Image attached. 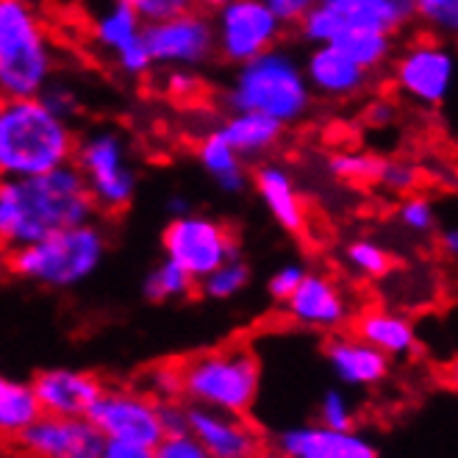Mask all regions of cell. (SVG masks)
Returning <instances> with one entry per match:
<instances>
[{
  "label": "cell",
  "mask_w": 458,
  "mask_h": 458,
  "mask_svg": "<svg viewBox=\"0 0 458 458\" xmlns=\"http://www.w3.org/2000/svg\"><path fill=\"white\" fill-rule=\"evenodd\" d=\"M95 203L87 183L64 165L39 175L0 178V248L17 250L34 242L95 220Z\"/></svg>",
  "instance_id": "obj_1"
},
{
  "label": "cell",
  "mask_w": 458,
  "mask_h": 458,
  "mask_svg": "<svg viewBox=\"0 0 458 458\" xmlns=\"http://www.w3.org/2000/svg\"><path fill=\"white\" fill-rule=\"evenodd\" d=\"M223 106L228 112H259L284 128L301 125L314 109L303 59L292 47L276 45L236 64L223 89Z\"/></svg>",
  "instance_id": "obj_2"
},
{
  "label": "cell",
  "mask_w": 458,
  "mask_h": 458,
  "mask_svg": "<svg viewBox=\"0 0 458 458\" xmlns=\"http://www.w3.org/2000/svg\"><path fill=\"white\" fill-rule=\"evenodd\" d=\"M72 120L47 109L39 95L0 100V178L39 175L72 165Z\"/></svg>",
  "instance_id": "obj_3"
},
{
  "label": "cell",
  "mask_w": 458,
  "mask_h": 458,
  "mask_svg": "<svg viewBox=\"0 0 458 458\" xmlns=\"http://www.w3.org/2000/svg\"><path fill=\"white\" fill-rule=\"evenodd\" d=\"M56 75V47L31 0H0V100L34 98Z\"/></svg>",
  "instance_id": "obj_4"
},
{
  "label": "cell",
  "mask_w": 458,
  "mask_h": 458,
  "mask_svg": "<svg viewBox=\"0 0 458 458\" xmlns=\"http://www.w3.org/2000/svg\"><path fill=\"white\" fill-rule=\"evenodd\" d=\"M183 400L228 414H250L261 389V364L248 342H228L181 361Z\"/></svg>",
  "instance_id": "obj_5"
},
{
  "label": "cell",
  "mask_w": 458,
  "mask_h": 458,
  "mask_svg": "<svg viewBox=\"0 0 458 458\" xmlns=\"http://www.w3.org/2000/svg\"><path fill=\"white\" fill-rule=\"evenodd\" d=\"M106 250L109 236L89 220L50 233L34 245L9 250V269L22 281L64 292L87 284L100 269Z\"/></svg>",
  "instance_id": "obj_6"
},
{
  "label": "cell",
  "mask_w": 458,
  "mask_h": 458,
  "mask_svg": "<svg viewBox=\"0 0 458 458\" xmlns=\"http://www.w3.org/2000/svg\"><path fill=\"white\" fill-rule=\"evenodd\" d=\"M72 165L87 183L98 211H125L140 190V170L133 165L128 137L114 125H98L78 137Z\"/></svg>",
  "instance_id": "obj_7"
},
{
  "label": "cell",
  "mask_w": 458,
  "mask_h": 458,
  "mask_svg": "<svg viewBox=\"0 0 458 458\" xmlns=\"http://www.w3.org/2000/svg\"><path fill=\"white\" fill-rule=\"evenodd\" d=\"M386 67L394 92L417 109H442L453 95L458 62L447 39L430 34L411 37L394 47Z\"/></svg>",
  "instance_id": "obj_8"
},
{
  "label": "cell",
  "mask_w": 458,
  "mask_h": 458,
  "mask_svg": "<svg viewBox=\"0 0 458 458\" xmlns=\"http://www.w3.org/2000/svg\"><path fill=\"white\" fill-rule=\"evenodd\" d=\"M409 25H414V0H314L294 29L311 47L331 45L350 29H375L397 37Z\"/></svg>",
  "instance_id": "obj_9"
},
{
  "label": "cell",
  "mask_w": 458,
  "mask_h": 458,
  "mask_svg": "<svg viewBox=\"0 0 458 458\" xmlns=\"http://www.w3.org/2000/svg\"><path fill=\"white\" fill-rule=\"evenodd\" d=\"M208 14L214 29V59L228 67L256 59L259 53L281 45L286 34V25L261 0H228Z\"/></svg>",
  "instance_id": "obj_10"
},
{
  "label": "cell",
  "mask_w": 458,
  "mask_h": 458,
  "mask_svg": "<svg viewBox=\"0 0 458 458\" xmlns=\"http://www.w3.org/2000/svg\"><path fill=\"white\" fill-rule=\"evenodd\" d=\"M161 248H165V259L175 261L195 281L206 278L214 267H220L225 259L239 253L233 231L200 211L170 217L165 233H161Z\"/></svg>",
  "instance_id": "obj_11"
},
{
  "label": "cell",
  "mask_w": 458,
  "mask_h": 458,
  "mask_svg": "<svg viewBox=\"0 0 458 458\" xmlns=\"http://www.w3.org/2000/svg\"><path fill=\"white\" fill-rule=\"evenodd\" d=\"M145 47L153 70H195L200 72L214 59V29L206 9H192L178 17L145 25Z\"/></svg>",
  "instance_id": "obj_12"
},
{
  "label": "cell",
  "mask_w": 458,
  "mask_h": 458,
  "mask_svg": "<svg viewBox=\"0 0 458 458\" xmlns=\"http://www.w3.org/2000/svg\"><path fill=\"white\" fill-rule=\"evenodd\" d=\"M92 45L125 78H142L153 72L145 47V22L125 0H103L89 20Z\"/></svg>",
  "instance_id": "obj_13"
},
{
  "label": "cell",
  "mask_w": 458,
  "mask_h": 458,
  "mask_svg": "<svg viewBox=\"0 0 458 458\" xmlns=\"http://www.w3.org/2000/svg\"><path fill=\"white\" fill-rule=\"evenodd\" d=\"M281 306L292 326L319 334L344 331L356 314L353 298H350L344 284L331 273H319V269H306L303 281L294 286V292Z\"/></svg>",
  "instance_id": "obj_14"
},
{
  "label": "cell",
  "mask_w": 458,
  "mask_h": 458,
  "mask_svg": "<svg viewBox=\"0 0 458 458\" xmlns=\"http://www.w3.org/2000/svg\"><path fill=\"white\" fill-rule=\"evenodd\" d=\"M87 420L100 430L103 439H128L153 447L161 437L158 403L140 386H103Z\"/></svg>",
  "instance_id": "obj_15"
},
{
  "label": "cell",
  "mask_w": 458,
  "mask_h": 458,
  "mask_svg": "<svg viewBox=\"0 0 458 458\" xmlns=\"http://www.w3.org/2000/svg\"><path fill=\"white\" fill-rule=\"evenodd\" d=\"M20 447L31 458H98L103 447L100 430L87 417L39 414L20 430Z\"/></svg>",
  "instance_id": "obj_16"
},
{
  "label": "cell",
  "mask_w": 458,
  "mask_h": 458,
  "mask_svg": "<svg viewBox=\"0 0 458 458\" xmlns=\"http://www.w3.org/2000/svg\"><path fill=\"white\" fill-rule=\"evenodd\" d=\"M190 434L211 458H259L267 450V437L248 414L190 406Z\"/></svg>",
  "instance_id": "obj_17"
},
{
  "label": "cell",
  "mask_w": 458,
  "mask_h": 458,
  "mask_svg": "<svg viewBox=\"0 0 458 458\" xmlns=\"http://www.w3.org/2000/svg\"><path fill=\"white\" fill-rule=\"evenodd\" d=\"M250 186L259 195L261 206L267 208L269 220L281 231L301 236L309 228V206L306 195L301 192V183L294 173L278 158H261L250 170Z\"/></svg>",
  "instance_id": "obj_18"
},
{
  "label": "cell",
  "mask_w": 458,
  "mask_h": 458,
  "mask_svg": "<svg viewBox=\"0 0 458 458\" xmlns=\"http://www.w3.org/2000/svg\"><path fill=\"white\" fill-rule=\"evenodd\" d=\"M103 386L106 384L95 372L72 369V367L42 369L31 381L39 414H50V417H87Z\"/></svg>",
  "instance_id": "obj_19"
},
{
  "label": "cell",
  "mask_w": 458,
  "mask_h": 458,
  "mask_svg": "<svg viewBox=\"0 0 458 458\" xmlns=\"http://www.w3.org/2000/svg\"><path fill=\"white\" fill-rule=\"evenodd\" d=\"M273 447L286 458H378L375 445L359 430H334L319 422L281 430Z\"/></svg>",
  "instance_id": "obj_20"
},
{
  "label": "cell",
  "mask_w": 458,
  "mask_h": 458,
  "mask_svg": "<svg viewBox=\"0 0 458 458\" xmlns=\"http://www.w3.org/2000/svg\"><path fill=\"white\" fill-rule=\"evenodd\" d=\"M303 72L314 98L326 100H353L367 92L372 75L350 62L334 45H311L303 56Z\"/></svg>",
  "instance_id": "obj_21"
},
{
  "label": "cell",
  "mask_w": 458,
  "mask_h": 458,
  "mask_svg": "<svg viewBox=\"0 0 458 458\" xmlns=\"http://www.w3.org/2000/svg\"><path fill=\"white\" fill-rule=\"evenodd\" d=\"M326 359L336 378L350 389H372L389 378L392 359L353 331H336L326 342Z\"/></svg>",
  "instance_id": "obj_22"
},
{
  "label": "cell",
  "mask_w": 458,
  "mask_h": 458,
  "mask_svg": "<svg viewBox=\"0 0 458 458\" xmlns=\"http://www.w3.org/2000/svg\"><path fill=\"white\" fill-rule=\"evenodd\" d=\"M350 331L389 359H409L420 350L414 322L406 314L384 306H367L356 311L350 319Z\"/></svg>",
  "instance_id": "obj_23"
},
{
  "label": "cell",
  "mask_w": 458,
  "mask_h": 458,
  "mask_svg": "<svg viewBox=\"0 0 458 458\" xmlns=\"http://www.w3.org/2000/svg\"><path fill=\"white\" fill-rule=\"evenodd\" d=\"M195 158L220 192L236 198L250 190V165L231 148L220 125L206 128L200 133L195 145Z\"/></svg>",
  "instance_id": "obj_24"
},
{
  "label": "cell",
  "mask_w": 458,
  "mask_h": 458,
  "mask_svg": "<svg viewBox=\"0 0 458 458\" xmlns=\"http://www.w3.org/2000/svg\"><path fill=\"white\" fill-rule=\"evenodd\" d=\"M220 131L248 165L273 156L286 133L281 123L269 120L259 112H228L220 123Z\"/></svg>",
  "instance_id": "obj_25"
},
{
  "label": "cell",
  "mask_w": 458,
  "mask_h": 458,
  "mask_svg": "<svg viewBox=\"0 0 458 458\" xmlns=\"http://www.w3.org/2000/svg\"><path fill=\"white\" fill-rule=\"evenodd\" d=\"M331 45L342 50L350 62H356L361 70L375 75L386 70L392 53L397 47V37L386 31H375V29H350V31H342Z\"/></svg>",
  "instance_id": "obj_26"
},
{
  "label": "cell",
  "mask_w": 458,
  "mask_h": 458,
  "mask_svg": "<svg viewBox=\"0 0 458 458\" xmlns=\"http://www.w3.org/2000/svg\"><path fill=\"white\" fill-rule=\"evenodd\" d=\"M39 417L31 384L0 372V439H17L22 428Z\"/></svg>",
  "instance_id": "obj_27"
},
{
  "label": "cell",
  "mask_w": 458,
  "mask_h": 458,
  "mask_svg": "<svg viewBox=\"0 0 458 458\" xmlns=\"http://www.w3.org/2000/svg\"><path fill=\"white\" fill-rule=\"evenodd\" d=\"M195 292H198V281L170 259H161L158 264H153L142 281V294L150 303L186 301Z\"/></svg>",
  "instance_id": "obj_28"
},
{
  "label": "cell",
  "mask_w": 458,
  "mask_h": 458,
  "mask_svg": "<svg viewBox=\"0 0 458 458\" xmlns=\"http://www.w3.org/2000/svg\"><path fill=\"white\" fill-rule=\"evenodd\" d=\"M250 278H253V273H250V264L245 261V256L233 253L220 267H214L206 278L198 281V292L208 301H231L250 286Z\"/></svg>",
  "instance_id": "obj_29"
},
{
  "label": "cell",
  "mask_w": 458,
  "mask_h": 458,
  "mask_svg": "<svg viewBox=\"0 0 458 458\" xmlns=\"http://www.w3.org/2000/svg\"><path fill=\"white\" fill-rule=\"evenodd\" d=\"M342 259H344V267L350 269V273L364 278V281H381L392 273V267H394L392 253L381 245V242L367 239V236L350 242L342 253Z\"/></svg>",
  "instance_id": "obj_30"
},
{
  "label": "cell",
  "mask_w": 458,
  "mask_h": 458,
  "mask_svg": "<svg viewBox=\"0 0 458 458\" xmlns=\"http://www.w3.org/2000/svg\"><path fill=\"white\" fill-rule=\"evenodd\" d=\"M397 225L411 236H430L439 228V208L428 195L409 192L403 195L394 211Z\"/></svg>",
  "instance_id": "obj_31"
},
{
  "label": "cell",
  "mask_w": 458,
  "mask_h": 458,
  "mask_svg": "<svg viewBox=\"0 0 458 458\" xmlns=\"http://www.w3.org/2000/svg\"><path fill=\"white\" fill-rule=\"evenodd\" d=\"M414 22L422 34L453 39L458 31V0H414Z\"/></svg>",
  "instance_id": "obj_32"
},
{
  "label": "cell",
  "mask_w": 458,
  "mask_h": 458,
  "mask_svg": "<svg viewBox=\"0 0 458 458\" xmlns=\"http://www.w3.org/2000/svg\"><path fill=\"white\" fill-rule=\"evenodd\" d=\"M150 400L167 403V400H183V375L181 361H158L142 372L137 384Z\"/></svg>",
  "instance_id": "obj_33"
},
{
  "label": "cell",
  "mask_w": 458,
  "mask_h": 458,
  "mask_svg": "<svg viewBox=\"0 0 458 458\" xmlns=\"http://www.w3.org/2000/svg\"><path fill=\"white\" fill-rule=\"evenodd\" d=\"M420 167L411 165L409 158H378V167H375V178L372 183L381 186L384 192L389 195H409V192H417L420 186Z\"/></svg>",
  "instance_id": "obj_34"
},
{
  "label": "cell",
  "mask_w": 458,
  "mask_h": 458,
  "mask_svg": "<svg viewBox=\"0 0 458 458\" xmlns=\"http://www.w3.org/2000/svg\"><path fill=\"white\" fill-rule=\"evenodd\" d=\"M326 167L342 183H353V186L372 183L375 167H378V156L364 153V150H342V153L328 156Z\"/></svg>",
  "instance_id": "obj_35"
},
{
  "label": "cell",
  "mask_w": 458,
  "mask_h": 458,
  "mask_svg": "<svg viewBox=\"0 0 458 458\" xmlns=\"http://www.w3.org/2000/svg\"><path fill=\"white\" fill-rule=\"evenodd\" d=\"M317 422L326 428H334V430H356L359 420H356V409H353V403L347 400V394L328 389L317 406Z\"/></svg>",
  "instance_id": "obj_36"
},
{
  "label": "cell",
  "mask_w": 458,
  "mask_h": 458,
  "mask_svg": "<svg viewBox=\"0 0 458 458\" xmlns=\"http://www.w3.org/2000/svg\"><path fill=\"white\" fill-rule=\"evenodd\" d=\"M39 98L45 100L47 109H53L56 114H62L64 120H72L78 112H81V95H78V87L72 81H64L59 75H53L47 81V87L39 92Z\"/></svg>",
  "instance_id": "obj_37"
},
{
  "label": "cell",
  "mask_w": 458,
  "mask_h": 458,
  "mask_svg": "<svg viewBox=\"0 0 458 458\" xmlns=\"http://www.w3.org/2000/svg\"><path fill=\"white\" fill-rule=\"evenodd\" d=\"M125 4L137 12V17L150 25V22H161V20H170L178 17L183 12H192L198 9V0H125Z\"/></svg>",
  "instance_id": "obj_38"
},
{
  "label": "cell",
  "mask_w": 458,
  "mask_h": 458,
  "mask_svg": "<svg viewBox=\"0 0 458 458\" xmlns=\"http://www.w3.org/2000/svg\"><path fill=\"white\" fill-rule=\"evenodd\" d=\"M153 458H211V455L192 434H173V437H161L153 445Z\"/></svg>",
  "instance_id": "obj_39"
},
{
  "label": "cell",
  "mask_w": 458,
  "mask_h": 458,
  "mask_svg": "<svg viewBox=\"0 0 458 458\" xmlns=\"http://www.w3.org/2000/svg\"><path fill=\"white\" fill-rule=\"evenodd\" d=\"M161 87L175 100H192L203 92V78L195 70H165L161 72Z\"/></svg>",
  "instance_id": "obj_40"
},
{
  "label": "cell",
  "mask_w": 458,
  "mask_h": 458,
  "mask_svg": "<svg viewBox=\"0 0 458 458\" xmlns=\"http://www.w3.org/2000/svg\"><path fill=\"white\" fill-rule=\"evenodd\" d=\"M306 276V267L301 261H289V264H281L273 276H269L267 281V292L269 298H273L276 303H284L289 294L294 292V286H298Z\"/></svg>",
  "instance_id": "obj_41"
},
{
  "label": "cell",
  "mask_w": 458,
  "mask_h": 458,
  "mask_svg": "<svg viewBox=\"0 0 458 458\" xmlns=\"http://www.w3.org/2000/svg\"><path fill=\"white\" fill-rule=\"evenodd\" d=\"M158 422H161V434L165 437L190 434V403L186 400L158 403Z\"/></svg>",
  "instance_id": "obj_42"
},
{
  "label": "cell",
  "mask_w": 458,
  "mask_h": 458,
  "mask_svg": "<svg viewBox=\"0 0 458 458\" xmlns=\"http://www.w3.org/2000/svg\"><path fill=\"white\" fill-rule=\"evenodd\" d=\"M261 4L289 29V25L301 22V17L311 9L314 0H261Z\"/></svg>",
  "instance_id": "obj_43"
},
{
  "label": "cell",
  "mask_w": 458,
  "mask_h": 458,
  "mask_svg": "<svg viewBox=\"0 0 458 458\" xmlns=\"http://www.w3.org/2000/svg\"><path fill=\"white\" fill-rule=\"evenodd\" d=\"M98 458H153V447L128 439H103Z\"/></svg>",
  "instance_id": "obj_44"
},
{
  "label": "cell",
  "mask_w": 458,
  "mask_h": 458,
  "mask_svg": "<svg viewBox=\"0 0 458 458\" xmlns=\"http://www.w3.org/2000/svg\"><path fill=\"white\" fill-rule=\"evenodd\" d=\"M439 248H442V253H445V256L455 259V253H458V231H455V225H453V223H450V225H445V228L439 231Z\"/></svg>",
  "instance_id": "obj_45"
},
{
  "label": "cell",
  "mask_w": 458,
  "mask_h": 458,
  "mask_svg": "<svg viewBox=\"0 0 458 458\" xmlns=\"http://www.w3.org/2000/svg\"><path fill=\"white\" fill-rule=\"evenodd\" d=\"M186 211H192V206H190V200H186L183 195H173L167 200V214H170V217H181V214H186Z\"/></svg>",
  "instance_id": "obj_46"
},
{
  "label": "cell",
  "mask_w": 458,
  "mask_h": 458,
  "mask_svg": "<svg viewBox=\"0 0 458 458\" xmlns=\"http://www.w3.org/2000/svg\"><path fill=\"white\" fill-rule=\"evenodd\" d=\"M223 4H228V0H198V6L206 9V12H214L217 6H223Z\"/></svg>",
  "instance_id": "obj_47"
},
{
  "label": "cell",
  "mask_w": 458,
  "mask_h": 458,
  "mask_svg": "<svg viewBox=\"0 0 458 458\" xmlns=\"http://www.w3.org/2000/svg\"><path fill=\"white\" fill-rule=\"evenodd\" d=\"M259 458H286V455H281V453H278L276 447H267V450H264V453H261Z\"/></svg>",
  "instance_id": "obj_48"
}]
</instances>
